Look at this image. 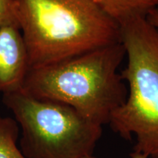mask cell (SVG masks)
<instances>
[{
    "instance_id": "6da1fadb",
    "label": "cell",
    "mask_w": 158,
    "mask_h": 158,
    "mask_svg": "<svg viewBox=\"0 0 158 158\" xmlns=\"http://www.w3.org/2000/svg\"><path fill=\"white\" fill-rule=\"evenodd\" d=\"M125 56L118 42L29 68L21 89L33 98L68 105L102 126L127 98V85L118 73Z\"/></svg>"
},
{
    "instance_id": "7a4b0ae2",
    "label": "cell",
    "mask_w": 158,
    "mask_h": 158,
    "mask_svg": "<svg viewBox=\"0 0 158 158\" xmlns=\"http://www.w3.org/2000/svg\"><path fill=\"white\" fill-rule=\"evenodd\" d=\"M29 68L120 40V26L92 0H14Z\"/></svg>"
},
{
    "instance_id": "3957f363",
    "label": "cell",
    "mask_w": 158,
    "mask_h": 158,
    "mask_svg": "<svg viewBox=\"0 0 158 158\" xmlns=\"http://www.w3.org/2000/svg\"><path fill=\"white\" fill-rule=\"evenodd\" d=\"M119 26L127 58L121 76L127 95L109 124L124 139L135 138L133 152L158 158V30L146 16L133 18Z\"/></svg>"
},
{
    "instance_id": "277c9868",
    "label": "cell",
    "mask_w": 158,
    "mask_h": 158,
    "mask_svg": "<svg viewBox=\"0 0 158 158\" xmlns=\"http://www.w3.org/2000/svg\"><path fill=\"white\" fill-rule=\"evenodd\" d=\"M2 101L21 127L26 158H86L102 136V126L68 105L33 98L21 89L3 94Z\"/></svg>"
},
{
    "instance_id": "5b68a950",
    "label": "cell",
    "mask_w": 158,
    "mask_h": 158,
    "mask_svg": "<svg viewBox=\"0 0 158 158\" xmlns=\"http://www.w3.org/2000/svg\"><path fill=\"white\" fill-rule=\"evenodd\" d=\"M29 69L28 54L20 29H0V92L21 89Z\"/></svg>"
},
{
    "instance_id": "8992f818",
    "label": "cell",
    "mask_w": 158,
    "mask_h": 158,
    "mask_svg": "<svg viewBox=\"0 0 158 158\" xmlns=\"http://www.w3.org/2000/svg\"><path fill=\"white\" fill-rule=\"evenodd\" d=\"M105 13L121 23L133 18L147 16L158 0H92Z\"/></svg>"
},
{
    "instance_id": "52a82bcc",
    "label": "cell",
    "mask_w": 158,
    "mask_h": 158,
    "mask_svg": "<svg viewBox=\"0 0 158 158\" xmlns=\"http://www.w3.org/2000/svg\"><path fill=\"white\" fill-rule=\"evenodd\" d=\"M19 133L15 119L0 117V158H26L16 145Z\"/></svg>"
},
{
    "instance_id": "ba28073f",
    "label": "cell",
    "mask_w": 158,
    "mask_h": 158,
    "mask_svg": "<svg viewBox=\"0 0 158 158\" xmlns=\"http://www.w3.org/2000/svg\"><path fill=\"white\" fill-rule=\"evenodd\" d=\"M7 27H19L14 0H0V29Z\"/></svg>"
},
{
    "instance_id": "9c48e42d",
    "label": "cell",
    "mask_w": 158,
    "mask_h": 158,
    "mask_svg": "<svg viewBox=\"0 0 158 158\" xmlns=\"http://www.w3.org/2000/svg\"><path fill=\"white\" fill-rule=\"evenodd\" d=\"M146 18L148 21L158 30V5L151 10Z\"/></svg>"
},
{
    "instance_id": "30bf717a",
    "label": "cell",
    "mask_w": 158,
    "mask_h": 158,
    "mask_svg": "<svg viewBox=\"0 0 158 158\" xmlns=\"http://www.w3.org/2000/svg\"><path fill=\"white\" fill-rule=\"evenodd\" d=\"M130 157H131V158H148L143 155H141V154H138V153H135V152L130 154ZM86 158H95V157H94L93 156H89V157H87Z\"/></svg>"
}]
</instances>
